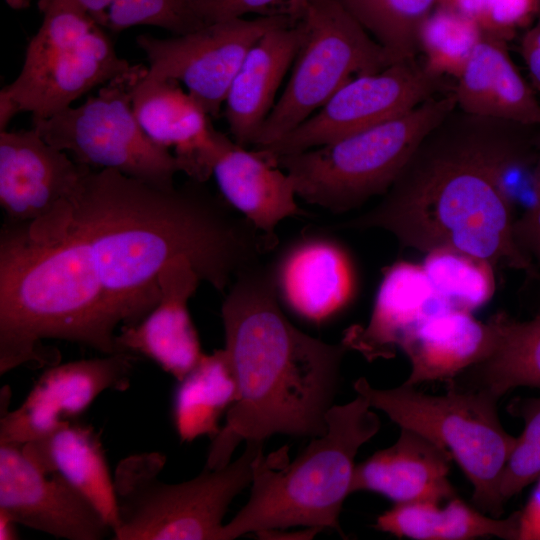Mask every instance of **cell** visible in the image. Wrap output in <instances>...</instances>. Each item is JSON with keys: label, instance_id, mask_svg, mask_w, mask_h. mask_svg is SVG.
Returning a JSON list of instances; mask_svg holds the SVG:
<instances>
[{"label": "cell", "instance_id": "obj_31", "mask_svg": "<svg viewBox=\"0 0 540 540\" xmlns=\"http://www.w3.org/2000/svg\"><path fill=\"white\" fill-rule=\"evenodd\" d=\"M484 35L474 19L436 6L419 28L418 48L428 71L457 79Z\"/></svg>", "mask_w": 540, "mask_h": 540}, {"label": "cell", "instance_id": "obj_4", "mask_svg": "<svg viewBox=\"0 0 540 540\" xmlns=\"http://www.w3.org/2000/svg\"><path fill=\"white\" fill-rule=\"evenodd\" d=\"M119 326L82 243L67 232L32 237L22 223L0 232V373L59 363L43 339L119 353Z\"/></svg>", "mask_w": 540, "mask_h": 540}, {"label": "cell", "instance_id": "obj_14", "mask_svg": "<svg viewBox=\"0 0 540 540\" xmlns=\"http://www.w3.org/2000/svg\"><path fill=\"white\" fill-rule=\"evenodd\" d=\"M92 168L30 130L0 131V205L8 221L44 230L63 222Z\"/></svg>", "mask_w": 540, "mask_h": 540}, {"label": "cell", "instance_id": "obj_44", "mask_svg": "<svg viewBox=\"0 0 540 540\" xmlns=\"http://www.w3.org/2000/svg\"><path fill=\"white\" fill-rule=\"evenodd\" d=\"M6 3L13 9L22 10L30 6L31 0H6Z\"/></svg>", "mask_w": 540, "mask_h": 540}, {"label": "cell", "instance_id": "obj_26", "mask_svg": "<svg viewBox=\"0 0 540 540\" xmlns=\"http://www.w3.org/2000/svg\"><path fill=\"white\" fill-rule=\"evenodd\" d=\"M375 528L414 540H471L497 537L517 540V518L490 516L458 495L442 502L397 503L378 516Z\"/></svg>", "mask_w": 540, "mask_h": 540}, {"label": "cell", "instance_id": "obj_40", "mask_svg": "<svg viewBox=\"0 0 540 540\" xmlns=\"http://www.w3.org/2000/svg\"><path fill=\"white\" fill-rule=\"evenodd\" d=\"M485 4L486 0H438L436 6L447 8L472 18L480 25Z\"/></svg>", "mask_w": 540, "mask_h": 540}, {"label": "cell", "instance_id": "obj_11", "mask_svg": "<svg viewBox=\"0 0 540 540\" xmlns=\"http://www.w3.org/2000/svg\"><path fill=\"white\" fill-rule=\"evenodd\" d=\"M141 76L101 86L96 95L79 106L32 120L33 128L47 143L80 164L117 170L155 187L171 189L176 173L182 171L180 163L168 148L146 134L132 108L131 88Z\"/></svg>", "mask_w": 540, "mask_h": 540}, {"label": "cell", "instance_id": "obj_24", "mask_svg": "<svg viewBox=\"0 0 540 540\" xmlns=\"http://www.w3.org/2000/svg\"><path fill=\"white\" fill-rule=\"evenodd\" d=\"M440 307L422 265L396 261L383 270L368 323L349 327L341 341L368 361L393 358L403 336Z\"/></svg>", "mask_w": 540, "mask_h": 540}, {"label": "cell", "instance_id": "obj_10", "mask_svg": "<svg viewBox=\"0 0 540 540\" xmlns=\"http://www.w3.org/2000/svg\"><path fill=\"white\" fill-rule=\"evenodd\" d=\"M286 12L303 25L305 37L255 148L269 146L295 129L353 77L395 62L341 0H289Z\"/></svg>", "mask_w": 540, "mask_h": 540}, {"label": "cell", "instance_id": "obj_18", "mask_svg": "<svg viewBox=\"0 0 540 540\" xmlns=\"http://www.w3.org/2000/svg\"><path fill=\"white\" fill-rule=\"evenodd\" d=\"M134 114L156 143L174 147L182 172L205 182L230 139L216 130L211 117L179 83L155 78L147 71L133 84Z\"/></svg>", "mask_w": 540, "mask_h": 540}, {"label": "cell", "instance_id": "obj_41", "mask_svg": "<svg viewBox=\"0 0 540 540\" xmlns=\"http://www.w3.org/2000/svg\"><path fill=\"white\" fill-rule=\"evenodd\" d=\"M322 531L315 527H303L297 531H285L284 529H273L257 532L256 534L261 539H312L317 533Z\"/></svg>", "mask_w": 540, "mask_h": 540}, {"label": "cell", "instance_id": "obj_28", "mask_svg": "<svg viewBox=\"0 0 540 540\" xmlns=\"http://www.w3.org/2000/svg\"><path fill=\"white\" fill-rule=\"evenodd\" d=\"M236 396V381L225 349L203 354L178 382L174 394L173 423L180 440L217 436L222 427L220 418Z\"/></svg>", "mask_w": 540, "mask_h": 540}, {"label": "cell", "instance_id": "obj_9", "mask_svg": "<svg viewBox=\"0 0 540 540\" xmlns=\"http://www.w3.org/2000/svg\"><path fill=\"white\" fill-rule=\"evenodd\" d=\"M353 386L372 408L383 411L400 428L413 430L450 452L472 484V505L490 516H502L499 484L516 437L500 422L498 398L481 390L455 388H447L444 395H429L405 383L377 389L364 377Z\"/></svg>", "mask_w": 540, "mask_h": 540}, {"label": "cell", "instance_id": "obj_1", "mask_svg": "<svg viewBox=\"0 0 540 540\" xmlns=\"http://www.w3.org/2000/svg\"><path fill=\"white\" fill-rule=\"evenodd\" d=\"M539 128L456 108L423 139L382 200L337 227L382 229L424 253L455 248L539 280L514 234L515 194L533 190Z\"/></svg>", "mask_w": 540, "mask_h": 540}, {"label": "cell", "instance_id": "obj_2", "mask_svg": "<svg viewBox=\"0 0 540 540\" xmlns=\"http://www.w3.org/2000/svg\"><path fill=\"white\" fill-rule=\"evenodd\" d=\"M63 231L84 246L122 326L156 307L159 274L173 259L187 257L201 281L224 292L277 245L203 182L163 189L113 169L88 172Z\"/></svg>", "mask_w": 540, "mask_h": 540}, {"label": "cell", "instance_id": "obj_27", "mask_svg": "<svg viewBox=\"0 0 540 540\" xmlns=\"http://www.w3.org/2000/svg\"><path fill=\"white\" fill-rule=\"evenodd\" d=\"M501 312V337L485 361L448 381L449 388L481 390L500 399L517 387L540 389V313L518 320Z\"/></svg>", "mask_w": 540, "mask_h": 540}, {"label": "cell", "instance_id": "obj_8", "mask_svg": "<svg viewBox=\"0 0 540 540\" xmlns=\"http://www.w3.org/2000/svg\"><path fill=\"white\" fill-rule=\"evenodd\" d=\"M263 443L246 442L242 455L218 469L205 468L177 484L158 476L165 456L142 453L117 466L114 486L118 523L115 540H221L232 500L251 484L253 463Z\"/></svg>", "mask_w": 540, "mask_h": 540}, {"label": "cell", "instance_id": "obj_13", "mask_svg": "<svg viewBox=\"0 0 540 540\" xmlns=\"http://www.w3.org/2000/svg\"><path fill=\"white\" fill-rule=\"evenodd\" d=\"M292 21L287 12H276L215 22L171 38L141 34L136 43L146 55L149 75L183 84L205 112L217 118L249 49L270 29Z\"/></svg>", "mask_w": 540, "mask_h": 540}, {"label": "cell", "instance_id": "obj_21", "mask_svg": "<svg viewBox=\"0 0 540 540\" xmlns=\"http://www.w3.org/2000/svg\"><path fill=\"white\" fill-rule=\"evenodd\" d=\"M452 455L423 435L400 428L396 442L354 468L351 494L379 493L397 503L445 502L457 496L449 473Z\"/></svg>", "mask_w": 540, "mask_h": 540}, {"label": "cell", "instance_id": "obj_34", "mask_svg": "<svg viewBox=\"0 0 540 540\" xmlns=\"http://www.w3.org/2000/svg\"><path fill=\"white\" fill-rule=\"evenodd\" d=\"M489 117L540 125V103L512 61L508 46L499 55L489 93Z\"/></svg>", "mask_w": 540, "mask_h": 540}, {"label": "cell", "instance_id": "obj_20", "mask_svg": "<svg viewBox=\"0 0 540 540\" xmlns=\"http://www.w3.org/2000/svg\"><path fill=\"white\" fill-rule=\"evenodd\" d=\"M501 337V312L487 322L470 311L440 307L425 316L402 338L399 347L411 372L404 382L416 386L429 381L448 382L488 359Z\"/></svg>", "mask_w": 540, "mask_h": 540}, {"label": "cell", "instance_id": "obj_12", "mask_svg": "<svg viewBox=\"0 0 540 540\" xmlns=\"http://www.w3.org/2000/svg\"><path fill=\"white\" fill-rule=\"evenodd\" d=\"M447 77L428 71L417 57L383 70L355 76L314 114L278 141L263 148L267 156L299 152L342 139L400 117L448 91Z\"/></svg>", "mask_w": 540, "mask_h": 540}, {"label": "cell", "instance_id": "obj_45", "mask_svg": "<svg viewBox=\"0 0 540 540\" xmlns=\"http://www.w3.org/2000/svg\"><path fill=\"white\" fill-rule=\"evenodd\" d=\"M539 15H540V2H539V14H538V16H539Z\"/></svg>", "mask_w": 540, "mask_h": 540}, {"label": "cell", "instance_id": "obj_36", "mask_svg": "<svg viewBox=\"0 0 540 540\" xmlns=\"http://www.w3.org/2000/svg\"><path fill=\"white\" fill-rule=\"evenodd\" d=\"M536 150L532 199L524 213L516 219L514 234L520 249L534 264L540 280V128Z\"/></svg>", "mask_w": 540, "mask_h": 540}, {"label": "cell", "instance_id": "obj_38", "mask_svg": "<svg viewBox=\"0 0 540 540\" xmlns=\"http://www.w3.org/2000/svg\"><path fill=\"white\" fill-rule=\"evenodd\" d=\"M525 505L515 511L517 540H540V477Z\"/></svg>", "mask_w": 540, "mask_h": 540}, {"label": "cell", "instance_id": "obj_7", "mask_svg": "<svg viewBox=\"0 0 540 540\" xmlns=\"http://www.w3.org/2000/svg\"><path fill=\"white\" fill-rule=\"evenodd\" d=\"M456 108L452 90L400 117L331 143L276 157L265 155L292 178L298 197L343 213L384 195L423 139Z\"/></svg>", "mask_w": 540, "mask_h": 540}, {"label": "cell", "instance_id": "obj_17", "mask_svg": "<svg viewBox=\"0 0 540 540\" xmlns=\"http://www.w3.org/2000/svg\"><path fill=\"white\" fill-rule=\"evenodd\" d=\"M270 265L279 302L300 319L323 324L353 301L357 272L347 248L323 232H304Z\"/></svg>", "mask_w": 540, "mask_h": 540}, {"label": "cell", "instance_id": "obj_39", "mask_svg": "<svg viewBox=\"0 0 540 540\" xmlns=\"http://www.w3.org/2000/svg\"><path fill=\"white\" fill-rule=\"evenodd\" d=\"M520 54L528 69L533 86L540 89V15L523 35Z\"/></svg>", "mask_w": 540, "mask_h": 540}, {"label": "cell", "instance_id": "obj_37", "mask_svg": "<svg viewBox=\"0 0 540 540\" xmlns=\"http://www.w3.org/2000/svg\"><path fill=\"white\" fill-rule=\"evenodd\" d=\"M279 0H192L194 10L205 24L243 18L263 11Z\"/></svg>", "mask_w": 540, "mask_h": 540}, {"label": "cell", "instance_id": "obj_22", "mask_svg": "<svg viewBox=\"0 0 540 540\" xmlns=\"http://www.w3.org/2000/svg\"><path fill=\"white\" fill-rule=\"evenodd\" d=\"M304 37L303 25L294 20L267 31L247 52L224 102V116L237 144L253 145Z\"/></svg>", "mask_w": 540, "mask_h": 540}, {"label": "cell", "instance_id": "obj_32", "mask_svg": "<svg viewBox=\"0 0 540 540\" xmlns=\"http://www.w3.org/2000/svg\"><path fill=\"white\" fill-rule=\"evenodd\" d=\"M507 411L523 420L524 429L501 475L499 494L504 505L540 477V397L514 398Z\"/></svg>", "mask_w": 540, "mask_h": 540}, {"label": "cell", "instance_id": "obj_15", "mask_svg": "<svg viewBox=\"0 0 540 540\" xmlns=\"http://www.w3.org/2000/svg\"><path fill=\"white\" fill-rule=\"evenodd\" d=\"M0 511L57 538L100 540L112 532L82 493L43 472L16 443H0Z\"/></svg>", "mask_w": 540, "mask_h": 540}, {"label": "cell", "instance_id": "obj_6", "mask_svg": "<svg viewBox=\"0 0 540 540\" xmlns=\"http://www.w3.org/2000/svg\"><path fill=\"white\" fill-rule=\"evenodd\" d=\"M43 21L29 41L22 69L0 92V130L21 112L49 118L97 86L147 70L118 56L105 28L76 0H40Z\"/></svg>", "mask_w": 540, "mask_h": 540}, {"label": "cell", "instance_id": "obj_23", "mask_svg": "<svg viewBox=\"0 0 540 540\" xmlns=\"http://www.w3.org/2000/svg\"><path fill=\"white\" fill-rule=\"evenodd\" d=\"M212 176L226 203L275 242L282 220L306 215L296 202L292 178L260 149L247 150L231 140L217 158Z\"/></svg>", "mask_w": 540, "mask_h": 540}, {"label": "cell", "instance_id": "obj_16", "mask_svg": "<svg viewBox=\"0 0 540 540\" xmlns=\"http://www.w3.org/2000/svg\"><path fill=\"white\" fill-rule=\"evenodd\" d=\"M134 359L131 353H115L49 366L23 403L2 415L0 443L24 444L43 437L82 414L105 390H125Z\"/></svg>", "mask_w": 540, "mask_h": 540}, {"label": "cell", "instance_id": "obj_43", "mask_svg": "<svg viewBox=\"0 0 540 540\" xmlns=\"http://www.w3.org/2000/svg\"><path fill=\"white\" fill-rule=\"evenodd\" d=\"M16 524L17 523L9 515L0 511V539H16Z\"/></svg>", "mask_w": 540, "mask_h": 540}, {"label": "cell", "instance_id": "obj_33", "mask_svg": "<svg viewBox=\"0 0 540 540\" xmlns=\"http://www.w3.org/2000/svg\"><path fill=\"white\" fill-rule=\"evenodd\" d=\"M135 25L156 26L174 35H184L205 26L192 0H113L105 28L117 33Z\"/></svg>", "mask_w": 540, "mask_h": 540}, {"label": "cell", "instance_id": "obj_19", "mask_svg": "<svg viewBox=\"0 0 540 540\" xmlns=\"http://www.w3.org/2000/svg\"><path fill=\"white\" fill-rule=\"evenodd\" d=\"M200 281L187 257L170 261L159 274V303L139 323L121 327L115 338L118 351L142 355L182 380L204 354L188 310Z\"/></svg>", "mask_w": 540, "mask_h": 540}, {"label": "cell", "instance_id": "obj_30", "mask_svg": "<svg viewBox=\"0 0 540 540\" xmlns=\"http://www.w3.org/2000/svg\"><path fill=\"white\" fill-rule=\"evenodd\" d=\"M393 60L417 56L418 32L438 0H341Z\"/></svg>", "mask_w": 540, "mask_h": 540}, {"label": "cell", "instance_id": "obj_25", "mask_svg": "<svg viewBox=\"0 0 540 540\" xmlns=\"http://www.w3.org/2000/svg\"><path fill=\"white\" fill-rule=\"evenodd\" d=\"M21 446L43 472L60 475L82 493L113 533L118 523L114 479L93 428L66 421L47 435Z\"/></svg>", "mask_w": 540, "mask_h": 540}, {"label": "cell", "instance_id": "obj_5", "mask_svg": "<svg viewBox=\"0 0 540 540\" xmlns=\"http://www.w3.org/2000/svg\"><path fill=\"white\" fill-rule=\"evenodd\" d=\"M327 432L313 437L293 462L277 468V456L263 450L253 463L247 503L226 524L221 540L291 527L330 528L344 536L339 517L351 494L355 457L377 434L381 422L360 394L327 413Z\"/></svg>", "mask_w": 540, "mask_h": 540}, {"label": "cell", "instance_id": "obj_35", "mask_svg": "<svg viewBox=\"0 0 540 540\" xmlns=\"http://www.w3.org/2000/svg\"><path fill=\"white\" fill-rule=\"evenodd\" d=\"M540 0H486L480 26L484 33L510 41L518 29L528 26L539 14Z\"/></svg>", "mask_w": 540, "mask_h": 540}, {"label": "cell", "instance_id": "obj_42", "mask_svg": "<svg viewBox=\"0 0 540 540\" xmlns=\"http://www.w3.org/2000/svg\"><path fill=\"white\" fill-rule=\"evenodd\" d=\"M101 27H106L107 12L113 0H76ZM106 29V28H105Z\"/></svg>", "mask_w": 540, "mask_h": 540}, {"label": "cell", "instance_id": "obj_3", "mask_svg": "<svg viewBox=\"0 0 540 540\" xmlns=\"http://www.w3.org/2000/svg\"><path fill=\"white\" fill-rule=\"evenodd\" d=\"M221 317L237 396L212 439L204 467L226 466L242 441L325 434L348 347L311 337L288 320L270 265L258 264L236 277Z\"/></svg>", "mask_w": 540, "mask_h": 540}, {"label": "cell", "instance_id": "obj_29", "mask_svg": "<svg viewBox=\"0 0 540 540\" xmlns=\"http://www.w3.org/2000/svg\"><path fill=\"white\" fill-rule=\"evenodd\" d=\"M422 267L443 307L472 312L486 304L495 293L496 268L467 252L436 248L426 253Z\"/></svg>", "mask_w": 540, "mask_h": 540}]
</instances>
